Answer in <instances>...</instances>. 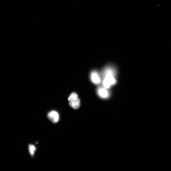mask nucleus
<instances>
[{"mask_svg": "<svg viewBox=\"0 0 171 171\" xmlns=\"http://www.w3.org/2000/svg\"><path fill=\"white\" fill-rule=\"evenodd\" d=\"M105 77L103 81V84L105 88H110L112 85L115 84L116 81L113 77V71L108 69L105 71Z\"/></svg>", "mask_w": 171, "mask_h": 171, "instance_id": "f257e3e1", "label": "nucleus"}, {"mask_svg": "<svg viewBox=\"0 0 171 171\" xmlns=\"http://www.w3.org/2000/svg\"><path fill=\"white\" fill-rule=\"evenodd\" d=\"M69 105L74 109H77L80 106V101L77 94L75 93L71 94L68 98Z\"/></svg>", "mask_w": 171, "mask_h": 171, "instance_id": "f03ea898", "label": "nucleus"}, {"mask_svg": "<svg viewBox=\"0 0 171 171\" xmlns=\"http://www.w3.org/2000/svg\"><path fill=\"white\" fill-rule=\"evenodd\" d=\"M48 117L53 123L57 122L59 120V115L56 111H52L48 114Z\"/></svg>", "mask_w": 171, "mask_h": 171, "instance_id": "7ed1b4c3", "label": "nucleus"}, {"mask_svg": "<svg viewBox=\"0 0 171 171\" xmlns=\"http://www.w3.org/2000/svg\"><path fill=\"white\" fill-rule=\"evenodd\" d=\"M91 80L95 84H99L101 82V79L97 72H93L91 73Z\"/></svg>", "mask_w": 171, "mask_h": 171, "instance_id": "20e7f679", "label": "nucleus"}, {"mask_svg": "<svg viewBox=\"0 0 171 171\" xmlns=\"http://www.w3.org/2000/svg\"><path fill=\"white\" fill-rule=\"evenodd\" d=\"M98 94L101 98H106L109 96V93L107 90L104 88H100L98 90Z\"/></svg>", "mask_w": 171, "mask_h": 171, "instance_id": "39448f33", "label": "nucleus"}, {"mask_svg": "<svg viewBox=\"0 0 171 171\" xmlns=\"http://www.w3.org/2000/svg\"><path fill=\"white\" fill-rule=\"evenodd\" d=\"M29 152L31 155L33 156L34 155L35 152L36 151V148L34 145H29Z\"/></svg>", "mask_w": 171, "mask_h": 171, "instance_id": "423d86ee", "label": "nucleus"}]
</instances>
